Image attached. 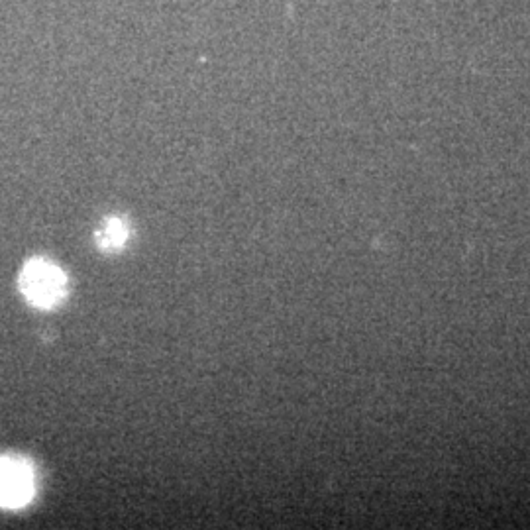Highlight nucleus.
Segmentation results:
<instances>
[{"mask_svg":"<svg viewBox=\"0 0 530 530\" xmlns=\"http://www.w3.org/2000/svg\"><path fill=\"white\" fill-rule=\"evenodd\" d=\"M20 291L30 305L53 309L67 297V277L59 265L44 258H34L22 267Z\"/></svg>","mask_w":530,"mask_h":530,"instance_id":"obj_1","label":"nucleus"},{"mask_svg":"<svg viewBox=\"0 0 530 530\" xmlns=\"http://www.w3.org/2000/svg\"><path fill=\"white\" fill-rule=\"evenodd\" d=\"M36 493V474L30 462L16 456H0V507H26Z\"/></svg>","mask_w":530,"mask_h":530,"instance_id":"obj_2","label":"nucleus"},{"mask_svg":"<svg viewBox=\"0 0 530 530\" xmlns=\"http://www.w3.org/2000/svg\"><path fill=\"white\" fill-rule=\"evenodd\" d=\"M130 236V228L128 222L118 218V216H110L103 220L101 228L97 230V244L101 250L105 252H118L124 248L126 240Z\"/></svg>","mask_w":530,"mask_h":530,"instance_id":"obj_3","label":"nucleus"}]
</instances>
